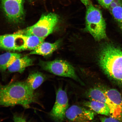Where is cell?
Segmentation results:
<instances>
[{
  "label": "cell",
  "instance_id": "6da1fadb",
  "mask_svg": "<svg viewBox=\"0 0 122 122\" xmlns=\"http://www.w3.org/2000/svg\"><path fill=\"white\" fill-rule=\"evenodd\" d=\"M99 66L113 83L122 85V49L111 43L101 46L98 55Z\"/></svg>",
  "mask_w": 122,
  "mask_h": 122
},
{
  "label": "cell",
  "instance_id": "7a4b0ae2",
  "mask_svg": "<svg viewBox=\"0 0 122 122\" xmlns=\"http://www.w3.org/2000/svg\"><path fill=\"white\" fill-rule=\"evenodd\" d=\"M37 95L26 82H17L5 85H0V106L6 107L21 105L30 107L36 103Z\"/></svg>",
  "mask_w": 122,
  "mask_h": 122
},
{
  "label": "cell",
  "instance_id": "3957f363",
  "mask_svg": "<svg viewBox=\"0 0 122 122\" xmlns=\"http://www.w3.org/2000/svg\"><path fill=\"white\" fill-rule=\"evenodd\" d=\"M86 7V30L96 41L107 39L106 24L102 12L90 0H80Z\"/></svg>",
  "mask_w": 122,
  "mask_h": 122
},
{
  "label": "cell",
  "instance_id": "277c9868",
  "mask_svg": "<svg viewBox=\"0 0 122 122\" xmlns=\"http://www.w3.org/2000/svg\"><path fill=\"white\" fill-rule=\"evenodd\" d=\"M59 20V16L55 13L45 14L34 25L16 33L24 36L34 35L45 39L54 31Z\"/></svg>",
  "mask_w": 122,
  "mask_h": 122
},
{
  "label": "cell",
  "instance_id": "5b68a950",
  "mask_svg": "<svg viewBox=\"0 0 122 122\" xmlns=\"http://www.w3.org/2000/svg\"><path fill=\"white\" fill-rule=\"evenodd\" d=\"M0 6L8 22L15 24L24 22L25 13L24 0H0Z\"/></svg>",
  "mask_w": 122,
  "mask_h": 122
},
{
  "label": "cell",
  "instance_id": "8992f818",
  "mask_svg": "<svg viewBox=\"0 0 122 122\" xmlns=\"http://www.w3.org/2000/svg\"><path fill=\"white\" fill-rule=\"evenodd\" d=\"M39 65L44 70L55 75L69 77L80 83L81 82L73 66L66 61L62 60L41 61Z\"/></svg>",
  "mask_w": 122,
  "mask_h": 122
},
{
  "label": "cell",
  "instance_id": "52a82bcc",
  "mask_svg": "<svg viewBox=\"0 0 122 122\" xmlns=\"http://www.w3.org/2000/svg\"><path fill=\"white\" fill-rule=\"evenodd\" d=\"M95 113L90 109L74 105L67 110L65 118L68 122H92Z\"/></svg>",
  "mask_w": 122,
  "mask_h": 122
},
{
  "label": "cell",
  "instance_id": "ba28073f",
  "mask_svg": "<svg viewBox=\"0 0 122 122\" xmlns=\"http://www.w3.org/2000/svg\"><path fill=\"white\" fill-rule=\"evenodd\" d=\"M68 107V100L66 91L60 88L56 93L55 102L50 115L57 121H63L65 118L66 112Z\"/></svg>",
  "mask_w": 122,
  "mask_h": 122
},
{
  "label": "cell",
  "instance_id": "9c48e42d",
  "mask_svg": "<svg viewBox=\"0 0 122 122\" xmlns=\"http://www.w3.org/2000/svg\"><path fill=\"white\" fill-rule=\"evenodd\" d=\"M0 48L10 51L25 50V36L16 33L0 35Z\"/></svg>",
  "mask_w": 122,
  "mask_h": 122
},
{
  "label": "cell",
  "instance_id": "30bf717a",
  "mask_svg": "<svg viewBox=\"0 0 122 122\" xmlns=\"http://www.w3.org/2000/svg\"><path fill=\"white\" fill-rule=\"evenodd\" d=\"M102 88L107 97L115 108L117 119H122V97L121 94L115 88Z\"/></svg>",
  "mask_w": 122,
  "mask_h": 122
},
{
  "label": "cell",
  "instance_id": "8fae6325",
  "mask_svg": "<svg viewBox=\"0 0 122 122\" xmlns=\"http://www.w3.org/2000/svg\"><path fill=\"white\" fill-rule=\"evenodd\" d=\"M86 95L90 100L101 102L109 105L112 111V117L117 119L115 108L107 97L102 88L95 87L90 88L88 90Z\"/></svg>",
  "mask_w": 122,
  "mask_h": 122
},
{
  "label": "cell",
  "instance_id": "7c38bea8",
  "mask_svg": "<svg viewBox=\"0 0 122 122\" xmlns=\"http://www.w3.org/2000/svg\"><path fill=\"white\" fill-rule=\"evenodd\" d=\"M61 41L59 39L53 43L44 42L34 50L30 52L31 55H38L44 56H49L58 48L61 44Z\"/></svg>",
  "mask_w": 122,
  "mask_h": 122
},
{
  "label": "cell",
  "instance_id": "4fadbf2b",
  "mask_svg": "<svg viewBox=\"0 0 122 122\" xmlns=\"http://www.w3.org/2000/svg\"><path fill=\"white\" fill-rule=\"evenodd\" d=\"M84 105L96 113L106 116L112 117V112L110 107L106 104L93 100L84 103Z\"/></svg>",
  "mask_w": 122,
  "mask_h": 122
},
{
  "label": "cell",
  "instance_id": "5bb4252c",
  "mask_svg": "<svg viewBox=\"0 0 122 122\" xmlns=\"http://www.w3.org/2000/svg\"><path fill=\"white\" fill-rule=\"evenodd\" d=\"M33 59L27 56L21 57L17 59L8 69L10 73L24 72L27 67L33 64Z\"/></svg>",
  "mask_w": 122,
  "mask_h": 122
},
{
  "label": "cell",
  "instance_id": "9a60e30c",
  "mask_svg": "<svg viewBox=\"0 0 122 122\" xmlns=\"http://www.w3.org/2000/svg\"><path fill=\"white\" fill-rule=\"evenodd\" d=\"M108 10L122 31V0H114Z\"/></svg>",
  "mask_w": 122,
  "mask_h": 122
},
{
  "label": "cell",
  "instance_id": "2e32d148",
  "mask_svg": "<svg viewBox=\"0 0 122 122\" xmlns=\"http://www.w3.org/2000/svg\"><path fill=\"white\" fill-rule=\"evenodd\" d=\"M22 57L20 53L7 52L0 55V71H5L18 58Z\"/></svg>",
  "mask_w": 122,
  "mask_h": 122
},
{
  "label": "cell",
  "instance_id": "e0dca14e",
  "mask_svg": "<svg viewBox=\"0 0 122 122\" xmlns=\"http://www.w3.org/2000/svg\"><path fill=\"white\" fill-rule=\"evenodd\" d=\"M45 78L41 72L38 71L32 72L29 74L25 82L30 88L34 91L43 83Z\"/></svg>",
  "mask_w": 122,
  "mask_h": 122
},
{
  "label": "cell",
  "instance_id": "ac0fdd59",
  "mask_svg": "<svg viewBox=\"0 0 122 122\" xmlns=\"http://www.w3.org/2000/svg\"><path fill=\"white\" fill-rule=\"evenodd\" d=\"M25 36L26 50L33 51L36 49L45 40L44 39L34 35Z\"/></svg>",
  "mask_w": 122,
  "mask_h": 122
},
{
  "label": "cell",
  "instance_id": "d6986e66",
  "mask_svg": "<svg viewBox=\"0 0 122 122\" xmlns=\"http://www.w3.org/2000/svg\"><path fill=\"white\" fill-rule=\"evenodd\" d=\"M114 0H97L98 3L104 8L108 9Z\"/></svg>",
  "mask_w": 122,
  "mask_h": 122
},
{
  "label": "cell",
  "instance_id": "ffe728a7",
  "mask_svg": "<svg viewBox=\"0 0 122 122\" xmlns=\"http://www.w3.org/2000/svg\"><path fill=\"white\" fill-rule=\"evenodd\" d=\"M100 120V122H120L118 119L111 116L101 117Z\"/></svg>",
  "mask_w": 122,
  "mask_h": 122
},
{
  "label": "cell",
  "instance_id": "44dd1931",
  "mask_svg": "<svg viewBox=\"0 0 122 122\" xmlns=\"http://www.w3.org/2000/svg\"><path fill=\"white\" fill-rule=\"evenodd\" d=\"M13 121L14 122H27L23 117L16 115L14 116Z\"/></svg>",
  "mask_w": 122,
  "mask_h": 122
},
{
  "label": "cell",
  "instance_id": "7402d4cb",
  "mask_svg": "<svg viewBox=\"0 0 122 122\" xmlns=\"http://www.w3.org/2000/svg\"><path fill=\"white\" fill-rule=\"evenodd\" d=\"M29 1H30V2H31V1H32L33 0H28Z\"/></svg>",
  "mask_w": 122,
  "mask_h": 122
}]
</instances>
